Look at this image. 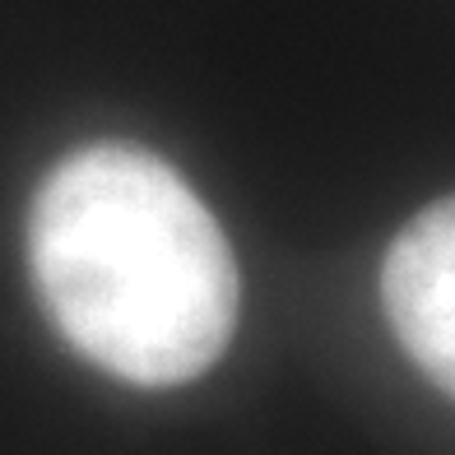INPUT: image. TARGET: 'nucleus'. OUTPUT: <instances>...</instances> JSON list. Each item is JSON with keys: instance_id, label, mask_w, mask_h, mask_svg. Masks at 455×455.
<instances>
[{"instance_id": "nucleus-2", "label": "nucleus", "mask_w": 455, "mask_h": 455, "mask_svg": "<svg viewBox=\"0 0 455 455\" xmlns=\"http://www.w3.org/2000/svg\"><path fill=\"white\" fill-rule=\"evenodd\" d=\"M381 302L404 354L455 400V196L432 200L390 242Z\"/></svg>"}, {"instance_id": "nucleus-1", "label": "nucleus", "mask_w": 455, "mask_h": 455, "mask_svg": "<svg viewBox=\"0 0 455 455\" xmlns=\"http://www.w3.org/2000/svg\"><path fill=\"white\" fill-rule=\"evenodd\" d=\"M28 265L60 335L131 386H181L233 339V246L172 163L140 144H84L43 177Z\"/></svg>"}]
</instances>
